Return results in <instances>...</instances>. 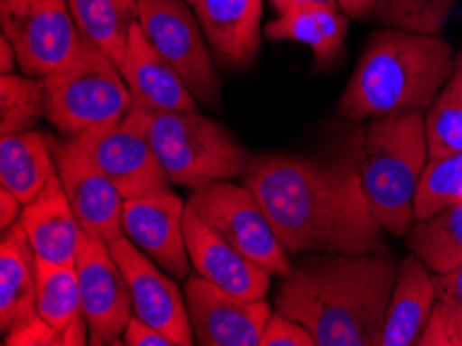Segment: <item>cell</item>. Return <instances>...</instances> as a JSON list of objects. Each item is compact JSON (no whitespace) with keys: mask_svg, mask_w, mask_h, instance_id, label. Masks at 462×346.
Returning <instances> with one entry per match:
<instances>
[{"mask_svg":"<svg viewBox=\"0 0 462 346\" xmlns=\"http://www.w3.org/2000/svg\"><path fill=\"white\" fill-rule=\"evenodd\" d=\"M187 208L272 276L284 278L292 270L289 249L247 185L239 187L230 181L212 182L193 191Z\"/></svg>","mask_w":462,"mask_h":346,"instance_id":"obj_7","label":"cell"},{"mask_svg":"<svg viewBox=\"0 0 462 346\" xmlns=\"http://www.w3.org/2000/svg\"><path fill=\"white\" fill-rule=\"evenodd\" d=\"M452 48L439 35L383 27L371 33L340 98L346 118H380L430 108L450 81Z\"/></svg>","mask_w":462,"mask_h":346,"instance_id":"obj_3","label":"cell"},{"mask_svg":"<svg viewBox=\"0 0 462 346\" xmlns=\"http://www.w3.org/2000/svg\"><path fill=\"white\" fill-rule=\"evenodd\" d=\"M415 253L398 266L377 346L419 344L436 303V276Z\"/></svg>","mask_w":462,"mask_h":346,"instance_id":"obj_20","label":"cell"},{"mask_svg":"<svg viewBox=\"0 0 462 346\" xmlns=\"http://www.w3.org/2000/svg\"><path fill=\"white\" fill-rule=\"evenodd\" d=\"M187 312L193 341L199 346H262L270 320L263 299H241L198 276L185 282Z\"/></svg>","mask_w":462,"mask_h":346,"instance_id":"obj_14","label":"cell"},{"mask_svg":"<svg viewBox=\"0 0 462 346\" xmlns=\"http://www.w3.org/2000/svg\"><path fill=\"white\" fill-rule=\"evenodd\" d=\"M189 259L201 278L241 299H263L270 291L268 270L243 256L193 210L185 211Z\"/></svg>","mask_w":462,"mask_h":346,"instance_id":"obj_16","label":"cell"},{"mask_svg":"<svg viewBox=\"0 0 462 346\" xmlns=\"http://www.w3.org/2000/svg\"><path fill=\"white\" fill-rule=\"evenodd\" d=\"M48 115L65 136H88L115 126L133 106L121 69L92 42L81 38L73 54L44 77Z\"/></svg>","mask_w":462,"mask_h":346,"instance_id":"obj_5","label":"cell"},{"mask_svg":"<svg viewBox=\"0 0 462 346\" xmlns=\"http://www.w3.org/2000/svg\"><path fill=\"white\" fill-rule=\"evenodd\" d=\"M430 160L462 152V91L448 86L425 112Z\"/></svg>","mask_w":462,"mask_h":346,"instance_id":"obj_31","label":"cell"},{"mask_svg":"<svg viewBox=\"0 0 462 346\" xmlns=\"http://www.w3.org/2000/svg\"><path fill=\"white\" fill-rule=\"evenodd\" d=\"M123 342L129 346H177L164 332H160L158 328L150 326V323L142 322L135 315L131 317L127 328H125Z\"/></svg>","mask_w":462,"mask_h":346,"instance_id":"obj_33","label":"cell"},{"mask_svg":"<svg viewBox=\"0 0 462 346\" xmlns=\"http://www.w3.org/2000/svg\"><path fill=\"white\" fill-rule=\"evenodd\" d=\"M454 0H377L374 19L383 27L439 35L452 15Z\"/></svg>","mask_w":462,"mask_h":346,"instance_id":"obj_29","label":"cell"},{"mask_svg":"<svg viewBox=\"0 0 462 346\" xmlns=\"http://www.w3.org/2000/svg\"><path fill=\"white\" fill-rule=\"evenodd\" d=\"M56 173L52 137L40 131L13 133L0 139V185L30 203Z\"/></svg>","mask_w":462,"mask_h":346,"instance_id":"obj_24","label":"cell"},{"mask_svg":"<svg viewBox=\"0 0 462 346\" xmlns=\"http://www.w3.org/2000/svg\"><path fill=\"white\" fill-rule=\"evenodd\" d=\"M48 115L44 77L0 75V136L32 131Z\"/></svg>","mask_w":462,"mask_h":346,"instance_id":"obj_27","label":"cell"},{"mask_svg":"<svg viewBox=\"0 0 462 346\" xmlns=\"http://www.w3.org/2000/svg\"><path fill=\"white\" fill-rule=\"evenodd\" d=\"M427 162L423 112L371 118L356 164L369 208L388 235L407 237L417 220L415 197Z\"/></svg>","mask_w":462,"mask_h":346,"instance_id":"obj_4","label":"cell"},{"mask_svg":"<svg viewBox=\"0 0 462 346\" xmlns=\"http://www.w3.org/2000/svg\"><path fill=\"white\" fill-rule=\"evenodd\" d=\"M193 6L220 67L254 65L262 51V0H195Z\"/></svg>","mask_w":462,"mask_h":346,"instance_id":"obj_18","label":"cell"},{"mask_svg":"<svg viewBox=\"0 0 462 346\" xmlns=\"http://www.w3.org/2000/svg\"><path fill=\"white\" fill-rule=\"evenodd\" d=\"M133 100L153 112L198 110V100L168 62L153 48L142 25L131 30L127 52L118 65Z\"/></svg>","mask_w":462,"mask_h":346,"instance_id":"obj_19","label":"cell"},{"mask_svg":"<svg viewBox=\"0 0 462 346\" xmlns=\"http://www.w3.org/2000/svg\"><path fill=\"white\" fill-rule=\"evenodd\" d=\"M458 201H462V152L427 162L415 197L417 220Z\"/></svg>","mask_w":462,"mask_h":346,"instance_id":"obj_30","label":"cell"},{"mask_svg":"<svg viewBox=\"0 0 462 346\" xmlns=\"http://www.w3.org/2000/svg\"><path fill=\"white\" fill-rule=\"evenodd\" d=\"M185 201L171 189L125 200L123 206V235L179 280L191 272L185 241Z\"/></svg>","mask_w":462,"mask_h":346,"instance_id":"obj_15","label":"cell"},{"mask_svg":"<svg viewBox=\"0 0 462 346\" xmlns=\"http://www.w3.org/2000/svg\"><path fill=\"white\" fill-rule=\"evenodd\" d=\"M36 309L59 338L60 346H83L89 342L75 266L38 261Z\"/></svg>","mask_w":462,"mask_h":346,"instance_id":"obj_23","label":"cell"},{"mask_svg":"<svg viewBox=\"0 0 462 346\" xmlns=\"http://www.w3.org/2000/svg\"><path fill=\"white\" fill-rule=\"evenodd\" d=\"M19 224L30 238L38 261L75 266L83 226L69 201L59 173H54L46 187L30 203H25Z\"/></svg>","mask_w":462,"mask_h":346,"instance_id":"obj_17","label":"cell"},{"mask_svg":"<svg viewBox=\"0 0 462 346\" xmlns=\"http://www.w3.org/2000/svg\"><path fill=\"white\" fill-rule=\"evenodd\" d=\"M262 346H315V341L303 323L282 312H276L265 323Z\"/></svg>","mask_w":462,"mask_h":346,"instance_id":"obj_32","label":"cell"},{"mask_svg":"<svg viewBox=\"0 0 462 346\" xmlns=\"http://www.w3.org/2000/svg\"><path fill=\"white\" fill-rule=\"evenodd\" d=\"M419 346H462V264L436 274V303Z\"/></svg>","mask_w":462,"mask_h":346,"instance_id":"obj_28","label":"cell"},{"mask_svg":"<svg viewBox=\"0 0 462 346\" xmlns=\"http://www.w3.org/2000/svg\"><path fill=\"white\" fill-rule=\"evenodd\" d=\"M187 3H189V5H195V0H187Z\"/></svg>","mask_w":462,"mask_h":346,"instance_id":"obj_39","label":"cell"},{"mask_svg":"<svg viewBox=\"0 0 462 346\" xmlns=\"http://www.w3.org/2000/svg\"><path fill=\"white\" fill-rule=\"evenodd\" d=\"M407 245L433 274L450 272L462 264V201L415 220Z\"/></svg>","mask_w":462,"mask_h":346,"instance_id":"obj_26","label":"cell"},{"mask_svg":"<svg viewBox=\"0 0 462 346\" xmlns=\"http://www.w3.org/2000/svg\"><path fill=\"white\" fill-rule=\"evenodd\" d=\"M348 17L338 6L297 5L282 11L263 27V35L276 42H297L311 48L319 65H330L342 54Z\"/></svg>","mask_w":462,"mask_h":346,"instance_id":"obj_22","label":"cell"},{"mask_svg":"<svg viewBox=\"0 0 462 346\" xmlns=\"http://www.w3.org/2000/svg\"><path fill=\"white\" fill-rule=\"evenodd\" d=\"M108 245L127 280L133 315L164 332L177 346L195 344L185 291H180L174 276L125 235Z\"/></svg>","mask_w":462,"mask_h":346,"instance_id":"obj_12","label":"cell"},{"mask_svg":"<svg viewBox=\"0 0 462 346\" xmlns=\"http://www.w3.org/2000/svg\"><path fill=\"white\" fill-rule=\"evenodd\" d=\"M38 259L21 224L0 237V332L38 315Z\"/></svg>","mask_w":462,"mask_h":346,"instance_id":"obj_21","label":"cell"},{"mask_svg":"<svg viewBox=\"0 0 462 346\" xmlns=\"http://www.w3.org/2000/svg\"><path fill=\"white\" fill-rule=\"evenodd\" d=\"M21 210H23V203L19 201V197L13 195L9 189L0 187V230L5 232L17 224Z\"/></svg>","mask_w":462,"mask_h":346,"instance_id":"obj_34","label":"cell"},{"mask_svg":"<svg viewBox=\"0 0 462 346\" xmlns=\"http://www.w3.org/2000/svg\"><path fill=\"white\" fill-rule=\"evenodd\" d=\"M81 38L121 65L131 30L139 23V0H69Z\"/></svg>","mask_w":462,"mask_h":346,"instance_id":"obj_25","label":"cell"},{"mask_svg":"<svg viewBox=\"0 0 462 346\" xmlns=\"http://www.w3.org/2000/svg\"><path fill=\"white\" fill-rule=\"evenodd\" d=\"M272 5L276 6V11H286L291 9V6H297V5H330V6H338L336 5V0H270Z\"/></svg>","mask_w":462,"mask_h":346,"instance_id":"obj_37","label":"cell"},{"mask_svg":"<svg viewBox=\"0 0 462 346\" xmlns=\"http://www.w3.org/2000/svg\"><path fill=\"white\" fill-rule=\"evenodd\" d=\"M448 86H452V88L462 91V52L457 56V61H454V69H452V75H450V81H448Z\"/></svg>","mask_w":462,"mask_h":346,"instance_id":"obj_38","label":"cell"},{"mask_svg":"<svg viewBox=\"0 0 462 346\" xmlns=\"http://www.w3.org/2000/svg\"><path fill=\"white\" fill-rule=\"evenodd\" d=\"M245 185L268 214L291 256L386 253L356 160L263 154L249 162Z\"/></svg>","mask_w":462,"mask_h":346,"instance_id":"obj_1","label":"cell"},{"mask_svg":"<svg viewBox=\"0 0 462 346\" xmlns=\"http://www.w3.org/2000/svg\"><path fill=\"white\" fill-rule=\"evenodd\" d=\"M150 139L172 185L193 191L236 179L251 162L239 141L198 110H150Z\"/></svg>","mask_w":462,"mask_h":346,"instance_id":"obj_6","label":"cell"},{"mask_svg":"<svg viewBox=\"0 0 462 346\" xmlns=\"http://www.w3.org/2000/svg\"><path fill=\"white\" fill-rule=\"evenodd\" d=\"M75 272L79 280L89 344H118L133 317V303L127 280L112 256L110 245L83 230Z\"/></svg>","mask_w":462,"mask_h":346,"instance_id":"obj_11","label":"cell"},{"mask_svg":"<svg viewBox=\"0 0 462 346\" xmlns=\"http://www.w3.org/2000/svg\"><path fill=\"white\" fill-rule=\"evenodd\" d=\"M187 5V0H139V25L195 100L216 108L222 91L216 59L198 15Z\"/></svg>","mask_w":462,"mask_h":346,"instance_id":"obj_8","label":"cell"},{"mask_svg":"<svg viewBox=\"0 0 462 346\" xmlns=\"http://www.w3.org/2000/svg\"><path fill=\"white\" fill-rule=\"evenodd\" d=\"M19 67V61H17V52L15 48H13L11 40L3 35L0 38V73H15V69Z\"/></svg>","mask_w":462,"mask_h":346,"instance_id":"obj_36","label":"cell"},{"mask_svg":"<svg viewBox=\"0 0 462 346\" xmlns=\"http://www.w3.org/2000/svg\"><path fill=\"white\" fill-rule=\"evenodd\" d=\"M0 25L32 77L59 69L81 40L69 0H0Z\"/></svg>","mask_w":462,"mask_h":346,"instance_id":"obj_10","label":"cell"},{"mask_svg":"<svg viewBox=\"0 0 462 346\" xmlns=\"http://www.w3.org/2000/svg\"><path fill=\"white\" fill-rule=\"evenodd\" d=\"M81 137L123 200L156 195L171 189L172 182L153 152L150 108L145 106L133 100L123 121Z\"/></svg>","mask_w":462,"mask_h":346,"instance_id":"obj_9","label":"cell"},{"mask_svg":"<svg viewBox=\"0 0 462 346\" xmlns=\"http://www.w3.org/2000/svg\"><path fill=\"white\" fill-rule=\"evenodd\" d=\"M52 147L56 173L60 176L62 187L67 191L83 230L104 238L106 243L123 237L125 200L97 166L83 137L71 136L65 141L52 139Z\"/></svg>","mask_w":462,"mask_h":346,"instance_id":"obj_13","label":"cell"},{"mask_svg":"<svg viewBox=\"0 0 462 346\" xmlns=\"http://www.w3.org/2000/svg\"><path fill=\"white\" fill-rule=\"evenodd\" d=\"M396 276L383 253H311L280 282L276 307L315 346H377Z\"/></svg>","mask_w":462,"mask_h":346,"instance_id":"obj_2","label":"cell"},{"mask_svg":"<svg viewBox=\"0 0 462 346\" xmlns=\"http://www.w3.org/2000/svg\"><path fill=\"white\" fill-rule=\"evenodd\" d=\"M375 3L377 0H336L338 9L345 13L346 17H353V19L374 17Z\"/></svg>","mask_w":462,"mask_h":346,"instance_id":"obj_35","label":"cell"}]
</instances>
